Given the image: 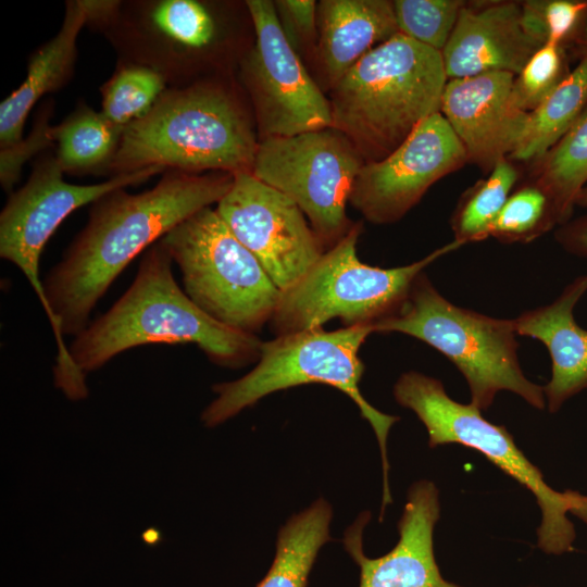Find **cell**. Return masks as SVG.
Returning <instances> with one entry per match:
<instances>
[{"instance_id":"cell-1","label":"cell","mask_w":587,"mask_h":587,"mask_svg":"<svg viewBox=\"0 0 587 587\" xmlns=\"http://www.w3.org/2000/svg\"><path fill=\"white\" fill-rule=\"evenodd\" d=\"M234 174L166 170L153 188L110 191L91 203L85 227L42 280L45 311L57 341L54 383L71 388L83 380L63 336H76L122 271L142 251L196 212L217 203Z\"/></svg>"},{"instance_id":"cell-2","label":"cell","mask_w":587,"mask_h":587,"mask_svg":"<svg viewBox=\"0 0 587 587\" xmlns=\"http://www.w3.org/2000/svg\"><path fill=\"white\" fill-rule=\"evenodd\" d=\"M173 264L161 239L145 251L128 289L68 346L82 374L86 376L115 355L150 344H193L213 363L226 367L259 359L262 341L201 310L176 283Z\"/></svg>"},{"instance_id":"cell-3","label":"cell","mask_w":587,"mask_h":587,"mask_svg":"<svg viewBox=\"0 0 587 587\" xmlns=\"http://www.w3.org/2000/svg\"><path fill=\"white\" fill-rule=\"evenodd\" d=\"M259 137L237 93L221 80L167 87L150 111L126 126L103 174L151 166L200 174L251 172Z\"/></svg>"},{"instance_id":"cell-4","label":"cell","mask_w":587,"mask_h":587,"mask_svg":"<svg viewBox=\"0 0 587 587\" xmlns=\"http://www.w3.org/2000/svg\"><path fill=\"white\" fill-rule=\"evenodd\" d=\"M446 83L441 52L398 33L329 91L332 127L349 138L365 163L380 161L440 111Z\"/></svg>"},{"instance_id":"cell-5","label":"cell","mask_w":587,"mask_h":587,"mask_svg":"<svg viewBox=\"0 0 587 587\" xmlns=\"http://www.w3.org/2000/svg\"><path fill=\"white\" fill-rule=\"evenodd\" d=\"M372 333V325L346 326L332 332L321 327L262 342L258 363L249 373L213 386L217 397L202 412L203 424L215 427L263 397L299 385L316 383L337 388L357 404L377 438L384 480L382 510H385L391 503L387 437L399 417L375 409L360 390L364 364L359 351Z\"/></svg>"},{"instance_id":"cell-6","label":"cell","mask_w":587,"mask_h":587,"mask_svg":"<svg viewBox=\"0 0 587 587\" xmlns=\"http://www.w3.org/2000/svg\"><path fill=\"white\" fill-rule=\"evenodd\" d=\"M373 328L374 333L414 337L447 357L464 376L471 403L480 411L487 410L502 390L516 394L536 409L546 405L544 387L530 382L521 369L514 320L453 304L424 272L399 309Z\"/></svg>"},{"instance_id":"cell-7","label":"cell","mask_w":587,"mask_h":587,"mask_svg":"<svg viewBox=\"0 0 587 587\" xmlns=\"http://www.w3.org/2000/svg\"><path fill=\"white\" fill-rule=\"evenodd\" d=\"M362 228L361 223H354L299 280L280 292L271 319L277 336L321 328L333 319L346 326H374L399 309L415 278L429 264L463 246L453 240L416 262L383 268L359 259L357 245Z\"/></svg>"},{"instance_id":"cell-8","label":"cell","mask_w":587,"mask_h":587,"mask_svg":"<svg viewBox=\"0 0 587 587\" xmlns=\"http://www.w3.org/2000/svg\"><path fill=\"white\" fill-rule=\"evenodd\" d=\"M394 396L424 424L429 447L459 444L474 449L535 496L542 514L537 529L541 550L561 554L572 549L575 529L566 514L573 513L587 524V496L552 489L504 426L487 421L472 403L451 399L437 378L415 371L403 373L394 386Z\"/></svg>"},{"instance_id":"cell-9","label":"cell","mask_w":587,"mask_h":587,"mask_svg":"<svg viewBox=\"0 0 587 587\" xmlns=\"http://www.w3.org/2000/svg\"><path fill=\"white\" fill-rule=\"evenodd\" d=\"M161 241L184 291L211 317L249 334L271 321L282 291L215 209H201Z\"/></svg>"},{"instance_id":"cell-10","label":"cell","mask_w":587,"mask_h":587,"mask_svg":"<svg viewBox=\"0 0 587 587\" xmlns=\"http://www.w3.org/2000/svg\"><path fill=\"white\" fill-rule=\"evenodd\" d=\"M364 163L345 134L327 127L259 140L250 173L294 201L328 249L354 225L347 204Z\"/></svg>"},{"instance_id":"cell-11","label":"cell","mask_w":587,"mask_h":587,"mask_svg":"<svg viewBox=\"0 0 587 587\" xmlns=\"http://www.w3.org/2000/svg\"><path fill=\"white\" fill-rule=\"evenodd\" d=\"M255 40L240 58V80L259 140L332 127L329 99L286 40L273 1L245 2Z\"/></svg>"},{"instance_id":"cell-12","label":"cell","mask_w":587,"mask_h":587,"mask_svg":"<svg viewBox=\"0 0 587 587\" xmlns=\"http://www.w3.org/2000/svg\"><path fill=\"white\" fill-rule=\"evenodd\" d=\"M165 171L151 166L98 184L75 185L63 179L64 172L55 155L43 153L34 162L27 182L9 197L1 211L0 257L23 272L45 307L39 262L46 243L60 224L76 209L91 204L105 193L140 184Z\"/></svg>"},{"instance_id":"cell-13","label":"cell","mask_w":587,"mask_h":587,"mask_svg":"<svg viewBox=\"0 0 587 587\" xmlns=\"http://www.w3.org/2000/svg\"><path fill=\"white\" fill-rule=\"evenodd\" d=\"M215 210L280 291L325 252L299 207L250 172L234 174L232 188Z\"/></svg>"},{"instance_id":"cell-14","label":"cell","mask_w":587,"mask_h":587,"mask_svg":"<svg viewBox=\"0 0 587 587\" xmlns=\"http://www.w3.org/2000/svg\"><path fill=\"white\" fill-rule=\"evenodd\" d=\"M101 32L118 62L151 67L167 86L182 87L195 59L217 42L220 24L198 0L121 1Z\"/></svg>"},{"instance_id":"cell-15","label":"cell","mask_w":587,"mask_h":587,"mask_svg":"<svg viewBox=\"0 0 587 587\" xmlns=\"http://www.w3.org/2000/svg\"><path fill=\"white\" fill-rule=\"evenodd\" d=\"M466 161L465 149L447 120L434 113L386 158L364 163L349 203L373 224L398 222L433 184Z\"/></svg>"},{"instance_id":"cell-16","label":"cell","mask_w":587,"mask_h":587,"mask_svg":"<svg viewBox=\"0 0 587 587\" xmlns=\"http://www.w3.org/2000/svg\"><path fill=\"white\" fill-rule=\"evenodd\" d=\"M547 42L533 1L499 2L479 9L464 4L441 51L447 78L487 72L515 76Z\"/></svg>"},{"instance_id":"cell-17","label":"cell","mask_w":587,"mask_h":587,"mask_svg":"<svg viewBox=\"0 0 587 587\" xmlns=\"http://www.w3.org/2000/svg\"><path fill=\"white\" fill-rule=\"evenodd\" d=\"M515 75L487 72L446 83L440 113L463 145L467 161L483 170L512 154L525 128L528 112L513 97Z\"/></svg>"},{"instance_id":"cell-18","label":"cell","mask_w":587,"mask_h":587,"mask_svg":"<svg viewBox=\"0 0 587 587\" xmlns=\"http://www.w3.org/2000/svg\"><path fill=\"white\" fill-rule=\"evenodd\" d=\"M439 511L434 483L424 479L413 484L398 522L397 545L375 559L363 552L370 513H361L344 536L346 550L360 566L359 587H460L442 578L435 560L433 534Z\"/></svg>"},{"instance_id":"cell-19","label":"cell","mask_w":587,"mask_h":587,"mask_svg":"<svg viewBox=\"0 0 587 587\" xmlns=\"http://www.w3.org/2000/svg\"><path fill=\"white\" fill-rule=\"evenodd\" d=\"M317 32L312 61L317 85L323 91H330L366 53L399 33L394 2L321 0Z\"/></svg>"},{"instance_id":"cell-20","label":"cell","mask_w":587,"mask_h":587,"mask_svg":"<svg viewBox=\"0 0 587 587\" xmlns=\"http://www.w3.org/2000/svg\"><path fill=\"white\" fill-rule=\"evenodd\" d=\"M586 291L587 274L579 275L551 303L513 319L519 336L539 340L549 351L552 374L544 394L551 413L587 389V329L574 317V308Z\"/></svg>"},{"instance_id":"cell-21","label":"cell","mask_w":587,"mask_h":587,"mask_svg":"<svg viewBox=\"0 0 587 587\" xmlns=\"http://www.w3.org/2000/svg\"><path fill=\"white\" fill-rule=\"evenodd\" d=\"M85 25L84 0L66 1L58 34L32 55L25 79L0 104V148L21 140L26 118L36 102L70 80L77 55V37Z\"/></svg>"},{"instance_id":"cell-22","label":"cell","mask_w":587,"mask_h":587,"mask_svg":"<svg viewBox=\"0 0 587 587\" xmlns=\"http://www.w3.org/2000/svg\"><path fill=\"white\" fill-rule=\"evenodd\" d=\"M332 516L323 498L292 515L279 529L273 563L257 587H305L320 549L330 539Z\"/></svg>"},{"instance_id":"cell-23","label":"cell","mask_w":587,"mask_h":587,"mask_svg":"<svg viewBox=\"0 0 587 587\" xmlns=\"http://www.w3.org/2000/svg\"><path fill=\"white\" fill-rule=\"evenodd\" d=\"M123 130L101 111L80 102L61 123L51 127L55 159L64 173L103 174L117 150Z\"/></svg>"},{"instance_id":"cell-24","label":"cell","mask_w":587,"mask_h":587,"mask_svg":"<svg viewBox=\"0 0 587 587\" xmlns=\"http://www.w3.org/2000/svg\"><path fill=\"white\" fill-rule=\"evenodd\" d=\"M586 101L587 58L528 112L525 128L511 157L521 161L545 157L579 117Z\"/></svg>"},{"instance_id":"cell-25","label":"cell","mask_w":587,"mask_h":587,"mask_svg":"<svg viewBox=\"0 0 587 587\" xmlns=\"http://www.w3.org/2000/svg\"><path fill=\"white\" fill-rule=\"evenodd\" d=\"M587 184V111L551 149L536 185L552 201L558 221L564 222Z\"/></svg>"},{"instance_id":"cell-26","label":"cell","mask_w":587,"mask_h":587,"mask_svg":"<svg viewBox=\"0 0 587 587\" xmlns=\"http://www.w3.org/2000/svg\"><path fill=\"white\" fill-rule=\"evenodd\" d=\"M164 77L155 70L118 62L113 75L101 86V113L124 129L146 115L166 90Z\"/></svg>"},{"instance_id":"cell-27","label":"cell","mask_w":587,"mask_h":587,"mask_svg":"<svg viewBox=\"0 0 587 587\" xmlns=\"http://www.w3.org/2000/svg\"><path fill=\"white\" fill-rule=\"evenodd\" d=\"M516 179L515 168L505 159L498 162L487 179L459 204L452 218L454 240L464 245L489 237L490 227L510 197Z\"/></svg>"},{"instance_id":"cell-28","label":"cell","mask_w":587,"mask_h":587,"mask_svg":"<svg viewBox=\"0 0 587 587\" xmlns=\"http://www.w3.org/2000/svg\"><path fill=\"white\" fill-rule=\"evenodd\" d=\"M558 221L548 195L537 185L523 187L508 198L489 236L501 241H529Z\"/></svg>"},{"instance_id":"cell-29","label":"cell","mask_w":587,"mask_h":587,"mask_svg":"<svg viewBox=\"0 0 587 587\" xmlns=\"http://www.w3.org/2000/svg\"><path fill=\"white\" fill-rule=\"evenodd\" d=\"M392 2L398 32L440 52L464 7V2L459 0H396Z\"/></svg>"},{"instance_id":"cell-30","label":"cell","mask_w":587,"mask_h":587,"mask_svg":"<svg viewBox=\"0 0 587 587\" xmlns=\"http://www.w3.org/2000/svg\"><path fill=\"white\" fill-rule=\"evenodd\" d=\"M561 67L559 46L546 42L514 78L513 97L516 105L525 112L536 109L562 80Z\"/></svg>"},{"instance_id":"cell-31","label":"cell","mask_w":587,"mask_h":587,"mask_svg":"<svg viewBox=\"0 0 587 587\" xmlns=\"http://www.w3.org/2000/svg\"><path fill=\"white\" fill-rule=\"evenodd\" d=\"M52 111L53 102L46 101L37 112L29 135L0 148V182L5 191H10L18 182L22 167L29 159L54 145L50 125Z\"/></svg>"},{"instance_id":"cell-32","label":"cell","mask_w":587,"mask_h":587,"mask_svg":"<svg viewBox=\"0 0 587 587\" xmlns=\"http://www.w3.org/2000/svg\"><path fill=\"white\" fill-rule=\"evenodd\" d=\"M282 32L301 57L313 60L317 46V2L314 0L273 1Z\"/></svg>"},{"instance_id":"cell-33","label":"cell","mask_w":587,"mask_h":587,"mask_svg":"<svg viewBox=\"0 0 587 587\" xmlns=\"http://www.w3.org/2000/svg\"><path fill=\"white\" fill-rule=\"evenodd\" d=\"M537 14L546 33L547 42L559 46L572 32L584 11L587 2L553 0L535 1Z\"/></svg>"},{"instance_id":"cell-34","label":"cell","mask_w":587,"mask_h":587,"mask_svg":"<svg viewBox=\"0 0 587 587\" xmlns=\"http://www.w3.org/2000/svg\"><path fill=\"white\" fill-rule=\"evenodd\" d=\"M558 239L570 252L587 258V218L561 230Z\"/></svg>"},{"instance_id":"cell-35","label":"cell","mask_w":587,"mask_h":587,"mask_svg":"<svg viewBox=\"0 0 587 587\" xmlns=\"http://www.w3.org/2000/svg\"><path fill=\"white\" fill-rule=\"evenodd\" d=\"M575 204H579L583 207H587V184L584 186V188L579 191Z\"/></svg>"}]
</instances>
